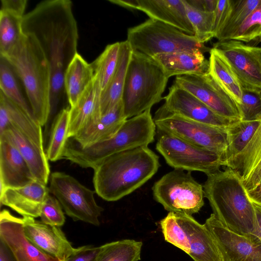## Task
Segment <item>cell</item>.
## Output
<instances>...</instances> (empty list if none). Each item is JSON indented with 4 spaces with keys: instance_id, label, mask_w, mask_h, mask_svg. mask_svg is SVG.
Here are the masks:
<instances>
[{
    "instance_id": "cell-31",
    "label": "cell",
    "mask_w": 261,
    "mask_h": 261,
    "mask_svg": "<svg viewBox=\"0 0 261 261\" xmlns=\"http://www.w3.org/2000/svg\"><path fill=\"white\" fill-rule=\"evenodd\" d=\"M210 54L209 73L239 107L243 90L237 76L225 59L215 48L211 49Z\"/></svg>"
},
{
    "instance_id": "cell-26",
    "label": "cell",
    "mask_w": 261,
    "mask_h": 261,
    "mask_svg": "<svg viewBox=\"0 0 261 261\" xmlns=\"http://www.w3.org/2000/svg\"><path fill=\"white\" fill-rule=\"evenodd\" d=\"M3 133L8 135L15 144L27 162L34 180L47 185L50 168L43 147L13 128H8Z\"/></svg>"
},
{
    "instance_id": "cell-44",
    "label": "cell",
    "mask_w": 261,
    "mask_h": 261,
    "mask_svg": "<svg viewBox=\"0 0 261 261\" xmlns=\"http://www.w3.org/2000/svg\"><path fill=\"white\" fill-rule=\"evenodd\" d=\"M193 7L201 11L214 12L218 0H186Z\"/></svg>"
},
{
    "instance_id": "cell-38",
    "label": "cell",
    "mask_w": 261,
    "mask_h": 261,
    "mask_svg": "<svg viewBox=\"0 0 261 261\" xmlns=\"http://www.w3.org/2000/svg\"><path fill=\"white\" fill-rule=\"evenodd\" d=\"M188 18L194 31L197 41L203 44L215 37L213 32L214 12L198 10L182 0Z\"/></svg>"
},
{
    "instance_id": "cell-30",
    "label": "cell",
    "mask_w": 261,
    "mask_h": 261,
    "mask_svg": "<svg viewBox=\"0 0 261 261\" xmlns=\"http://www.w3.org/2000/svg\"><path fill=\"white\" fill-rule=\"evenodd\" d=\"M0 105L4 107L7 113L9 122L8 128L15 129L26 138L43 147L42 126L35 118L29 116L1 92Z\"/></svg>"
},
{
    "instance_id": "cell-14",
    "label": "cell",
    "mask_w": 261,
    "mask_h": 261,
    "mask_svg": "<svg viewBox=\"0 0 261 261\" xmlns=\"http://www.w3.org/2000/svg\"><path fill=\"white\" fill-rule=\"evenodd\" d=\"M163 99L165 100L164 104L157 111L161 113L178 115L194 121L222 128H226L238 122L217 114L175 83L169 88L168 94Z\"/></svg>"
},
{
    "instance_id": "cell-11",
    "label": "cell",
    "mask_w": 261,
    "mask_h": 261,
    "mask_svg": "<svg viewBox=\"0 0 261 261\" xmlns=\"http://www.w3.org/2000/svg\"><path fill=\"white\" fill-rule=\"evenodd\" d=\"M153 120L156 129L196 146L213 151L225 159L227 141L226 128L194 121L178 115L156 111Z\"/></svg>"
},
{
    "instance_id": "cell-48",
    "label": "cell",
    "mask_w": 261,
    "mask_h": 261,
    "mask_svg": "<svg viewBox=\"0 0 261 261\" xmlns=\"http://www.w3.org/2000/svg\"><path fill=\"white\" fill-rule=\"evenodd\" d=\"M259 39H260V43H261V35H260V36L259 37Z\"/></svg>"
},
{
    "instance_id": "cell-7",
    "label": "cell",
    "mask_w": 261,
    "mask_h": 261,
    "mask_svg": "<svg viewBox=\"0 0 261 261\" xmlns=\"http://www.w3.org/2000/svg\"><path fill=\"white\" fill-rule=\"evenodd\" d=\"M127 40L133 51L151 58L159 54L211 50L199 43L194 36L151 18L129 28Z\"/></svg>"
},
{
    "instance_id": "cell-9",
    "label": "cell",
    "mask_w": 261,
    "mask_h": 261,
    "mask_svg": "<svg viewBox=\"0 0 261 261\" xmlns=\"http://www.w3.org/2000/svg\"><path fill=\"white\" fill-rule=\"evenodd\" d=\"M156 150L174 169L200 171L206 175L220 170L223 159L218 153L156 129Z\"/></svg>"
},
{
    "instance_id": "cell-12",
    "label": "cell",
    "mask_w": 261,
    "mask_h": 261,
    "mask_svg": "<svg viewBox=\"0 0 261 261\" xmlns=\"http://www.w3.org/2000/svg\"><path fill=\"white\" fill-rule=\"evenodd\" d=\"M213 48L229 64L243 91L261 93V47L229 40L218 41Z\"/></svg>"
},
{
    "instance_id": "cell-8",
    "label": "cell",
    "mask_w": 261,
    "mask_h": 261,
    "mask_svg": "<svg viewBox=\"0 0 261 261\" xmlns=\"http://www.w3.org/2000/svg\"><path fill=\"white\" fill-rule=\"evenodd\" d=\"M152 190L154 199L169 212L192 216L204 204L203 187L191 172L174 169L155 182Z\"/></svg>"
},
{
    "instance_id": "cell-46",
    "label": "cell",
    "mask_w": 261,
    "mask_h": 261,
    "mask_svg": "<svg viewBox=\"0 0 261 261\" xmlns=\"http://www.w3.org/2000/svg\"><path fill=\"white\" fill-rule=\"evenodd\" d=\"M246 191L251 201L261 206V185L253 190Z\"/></svg>"
},
{
    "instance_id": "cell-21",
    "label": "cell",
    "mask_w": 261,
    "mask_h": 261,
    "mask_svg": "<svg viewBox=\"0 0 261 261\" xmlns=\"http://www.w3.org/2000/svg\"><path fill=\"white\" fill-rule=\"evenodd\" d=\"M48 187L37 180L19 188H7L0 195L1 205L12 208L23 217H40L43 203L49 194Z\"/></svg>"
},
{
    "instance_id": "cell-47",
    "label": "cell",
    "mask_w": 261,
    "mask_h": 261,
    "mask_svg": "<svg viewBox=\"0 0 261 261\" xmlns=\"http://www.w3.org/2000/svg\"><path fill=\"white\" fill-rule=\"evenodd\" d=\"M254 206L257 220L256 237L261 241V206L255 204Z\"/></svg>"
},
{
    "instance_id": "cell-24",
    "label": "cell",
    "mask_w": 261,
    "mask_h": 261,
    "mask_svg": "<svg viewBox=\"0 0 261 261\" xmlns=\"http://www.w3.org/2000/svg\"><path fill=\"white\" fill-rule=\"evenodd\" d=\"M229 167L239 171L246 191L261 185V120L249 142Z\"/></svg>"
},
{
    "instance_id": "cell-4",
    "label": "cell",
    "mask_w": 261,
    "mask_h": 261,
    "mask_svg": "<svg viewBox=\"0 0 261 261\" xmlns=\"http://www.w3.org/2000/svg\"><path fill=\"white\" fill-rule=\"evenodd\" d=\"M1 57L7 60L23 84L34 116L44 126L51 113V77L49 62L38 40L33 34L23 33Z\"/></svg>"
},
{
    "instance_id": "cell-1",
    "label": "cell",
    "mask_w": 261,
    "mask_h": 261,
    "mask_svg": "<svg viewBox=\"0 0 261 261\" xmlns=\"http://www.w3.org/2000/svg\"><path fill=\"white\" fill-rule=\"evenodd\" d=\"M23 33L33 34L42 47L51 71V113L65 93L64 76L77 53V22L69 0H46L25 13Z\"/></svg>"
},
{
    "instance_id": "cell-34",
    "label": "cell",
    "mask_w": 261,
    "mask_h": 261,
    "mask_svg": "<svg viewBox=\"0 0 261 261\" xmlns=\"http://www.w3.org/2000/svg\"><path fill=\"white\" fill-rule=\"evenodd\" d=\"M70 107L62 109L56 116L52 124L46 154L51 162L61 160L68 139Z\"/></svg>"
},
{
    "instance_id": "cell-22",
    "label": "cell",
    "mask_w": 261,
    "mask_h": 261,
    "mask_svg": "<svg viewBox=\"0 0 261 261\" xmlns=\"http://www.w3.org/2000/svg\"><path fill=\"white\" fill-rule=\"evenodd\" d=\"M101 92L98 79L94 75L76 103L70 107L68 138L74 137L100 120Z\"/></svg>"
},
{
    "instance_id": "cell-42",
    "label": "cell",
    "mask_w": 261,
    "mask_h": 261,
    "mask_svg": "<svg viewBox=\"0 0 261 261\" xmlns=\"http://www.w3.org/2000/svg\"><path fill=\"white\" fill-rule=\"evenodd\" d=\"M231 8V0H218L214 11L213 32L215 37L226 19Z\"/></svg>"
},
{
    "instance_id": "cell-40",
    "label": "cell",
    "mask_w": 261,
    "mask_h": 261,
    "mask_svg": "<svg viewBox=\"0 0 261 261\" xmlns=\"http://www.w3.org/2000/svg\"><path fill=\"white\" fill-rule=\"evenodd\" d=\"M40 217L43 223L58 227L63 225L65 221L60 203L55 196L50 194L47 196L43 203Z\"/></svg>"
},
{
    "instance_id": "cell-17",
    "label": "cell",
    "mask_w": 261,
    "mask_h": 261,
    "mask_svg": "<svg viewBox=\"0 0 261 261\" xmlns=\"http://www.w3.org/2000/svg\"><path fill=\"white\" fill-rule=\"evenodd\" d=\"M0 237L9 246L18 261H61L42 251L25 236L22 218L3 210L0 214Z\"/></svg>"
},
{
    "instance_id": "cell-28",
    "label": "cell",
    "mask_w": 261,
    "mask_h": 261,
    "mask_svg": "<svg viewBox=\"0 0 261 261\" xmlns=\"http://www.w3.org/2000/svg\"><path fill=\"white\" fill-rule=\"evenodd\" d=\"M120 42V49L116 70L109 84L101 92V116L109 112L122 100L123 91L133 49L126 40Z\"/></svg>"
},
{
    "instance_id": "cell-25",
    "label": "cell",
    "mask_w": 261,
    "mask_h": 261,
    "mask_svg": "<svg viewBox=\"0 0 261 261\" xmlns=\"http://www.w3.org/2000/svg\"><path fill=\"white\" fill-rule=\"evenodd\" d=\"M152 58L162 66L168 78L209 72V61L200 50L159 54Z\"/></svg>"
},
{
    "instance_id": "cell-36",
    "label": "cell",
    "mask_w": 261,
    "mask_h": 261,
    "mask_svg": "<svg viewBox=\"0 0 261 261\" xmlns=\"http://www.w3.org/2000/svg\"><path fill=\"white\" fill-rule=\"evenodd\" d=\"M120 42L108 45L101 54L91 63L94 75L98 79L101 92L112 79L117 66Z\"/></svg>"
},
{
    "instance_id": "cell-18",
    "label": "cell",
    "mask_w": 261,
    "mask_h": 261,
    "mask_svg": "<svg viewBox=\"0 0 261 261\" xmlns=\"http://www.w3.org/2000/svg\"><path fill=\"white\" fill-rule=\"evenodd\" d=\"M23 227L27 238L46 253L63 261L73 251L60 227L46 224L34 218L23 217Z\"/></svg>"
},
{
    "instance_id": "cell-32",
    "label": "cell",
    "mask_w": 261,
    "mask_h": 261,
    "mask_svg": "<svg viewBox=\"0 0 261 261\" xmlns=\"http://www.w3.org/2000/svg\"><path fill=\"white\" fill-rule=\"evenodd\" d=\"M260 120H241L226 128L227 149L224 166L229 167L234 158L246 146Z\"/></svg>"
},
{
    "instance_id": "cell-39",
    "label": "cell",
    "mask_w": 261,
    "mask_h": 261,
    "mask_svg": "<svg viewBox=\"0 0 261 261\" xmlns=\"http://www.w3.org/2000/svg\"><path fill=\"white\" fill-rule=\"evenodd\" d=\"M261 35V0L238 28L229 40L249 42Z\"/></svg>"
},
{
    "instance_id": "cell-15",
    "label": "cell",
    "mask_w": 261,
    "mask_h": 261,
    "mask_svg": "<svg viewBox=\"0 0 261 261\" xmlns=\"http://www.w3.org/2000/svg\"><path fill=\"white\" fill-rule=\"evenodd\" d=\"M214 238L224 261H261V241L235 233L212 214L204 223Z\"/></svg>"
},
{
    "instance_id": "cell-27",
    "label": "cell",
    "mask_w": 261,
    "mask_h": 261,
    "mask_svg": "<svg viewBox=\"0 0 261 261\" xmlns=\"http://www.w3.org/2000/svg\"><path fill=\"white\" fill-rule=\"evenodd\" d=\"M122 100L120 101L100 120L83 129L73 138L82 146H88L112 138L126 120Z\"/></svg>"
},
{
    "instance_id": "cell-33",
    "label": "cell",
    "mask_w": 261,
    "mask_h": 261,
    "mask_svg": "<svg viewBox=\"0 0 261 261\" xmlns=\"http://www.w3.org/2000/svg\"><path fill=\"white\" fill-rule=\"evenodd\" d=\"M18 80L9 63L0 57V92L29 116L35 118L28 99L25 98L21 90Z\"/></svg>"
},
{
    "instance_id": "cell-29",
    "label": "cell",
    "mask_w": 261,
    "mask_h": 261,
    "mask_svg": "<svg viewBox=\"0 0 261 261\" xmlns=\"http://www.w3.org/2000/svg\"><path fill=\"white\" fill-rule=\"evenodd\" d=\"M94 77L91 63L77 53L68 65L64 76V89L70 107L76 103Z\"/></svg>"
},
{
    "instance_id": "cell-3",
    "label": "cell",
    "mask_w": 261,
    "mask_h": 261,
    "mask_svg": "<svg viewBox=\"0 0 261 261\" xmlns=\"http://www.w3.org/2000/svg\"><path fill=\"white\" fill-rule=\"evenodd\" d=\"M203 187L213 214L223 225L240 235L259 240L254 204L238 170L226 167L207 175Z\"/></svg>"
},
{
    "instance_id": "cell-41",
    "label": "cell",
    "mask_w": 261,
    "mask_h": 261,
    "mask_svg": "<svg viewBox=\"0 0 261 261\" xmlns=\"http://www.w3.org/2000/svg\"><path fill=\"white\" fill-rule=\"evenodd\" d=\"M239 109L241 120H261V93L243 91Z\"/></svg>"
},
{
    "instance_id": "cell-13",
    "label": "cell",
    "mask_w": 261,
    "mask_h": 261,
    "mask_svg": "<svg viewBox=\"0 0 261 261\" xmlns=\"http://www.w3.org/2000/svg\"><path fill=\"white\" fill-rule=\"evenodd\" d=\"M174 83L190 92L217 114L234 121L241 120L236 101L208 72L177 76Z\"/></svg>"
},
{
    "instance_id": "cell-20",
    "label": "cell",
    "mask_w": 261,
    "mask_h": 261,
    "mask_svg": "<svg viewBox=\"0 0 261 261\" xmlns=\"http://www.w3.org/2000/svg\"><path fill=\"white\" fill-rule=\"evenodd\" d=\"M35 180L19 150L5 133L0 135V181L6 188L23 187Z\"/></svg>"
},
{
    "instance_id": "cell-37",
    "label": "cell",
    "mask_w": 261,
    "mask_h": 261,
    "mask_svg": "<svg viewBox=\"0 0 261 261\" xmlns=\"http://www.w3.org/2000/svg\"><path fill=\"white\" fill-rule=\"evenodd\" d=\"M260 0H231V8L226 21L216 35L218 41L229 40Z\"/></svg>"
},
{
    "instance_id": "cell-35",
    "label": "cell",
    "mask_w": 261,
    "mask_h": 261,
    "mask_svg": "<svg viewBox=\"0 0 261 261\" xmlns=\"http://www.w3.org/2000/svg\"><path fill=\"white\" fill-rule=\"evenodd\" d=\"M96 261H138L141 259L142 242L126 239L100 246Z\"/></svg>"
},
{
    "instance_id": "cell-23",
    "label": "cell",
    "mask_w": 261,
    "mask_h": 261,
    "mask_svg": "<svg viewBox=\"0 0 261 261\" xmlns=\"http://www.w3.org/2000/svg\"><path fill=\"white\" fill-rule=\"evenodd\" d=\"M27 0H1L0 10V57L6 55L23 35L22 22Z\"/></svg>"
},
{
    "instance_id": "cell-45",
    "label": "cell",
    "mask_w": 261,
    "mask_h": 261,
    "mask_svg": "<svg viewBox=\"0 0 261 261\" xmlns=\"http://www.w3.org/2000/svg\"><path fill=\"white\" fill-rule=\"evenodd\" d=\"M0 261H18L9 246L1 237Z\"/></svg>"
},
{
    "instance_id": "cell-10",
    "label": "cell",
    "mask_w": 261,
    "mask_h": 261,
    "mask_svg": "<svg viewBox=\"0 0 261 261\" xmlns=\"http://www.w3.org/2000/svg\"><path fill=\"white\" fill-rule=\"evenodd\" d=\"M49 181V193L58 200L68 216L74 221L99 225V217L103 209L95 201V191L62 172L51 173Z\"/></svg>"
},
{
    "instance_id": "cell-6",
    "label": "cell",
    "mask_w": 261,
    "mask_h": 261,
    "mask_svg": "<svg viewBox=\"0 0 261 261\" xmlns=\"http://www.w3.org/2000/svg\"><path fill=\"white\" fill-rule=\"evenodd\" d=\"M168 79L153 58L133 51L122 98L126 119L150 110L162 100Z\"/></svg>"
},
{
    "instance_id": "cell-2",
    "label": "cell",
    "mask_w": 261,
    "mask_h": 261,
    "mask_svg": "<svg viewBox=\"0 0 261 261\" xmlns=\"http://www.w3.org/2000/svg\"><path fill=\"white\" fill-rule=\"evenodd\" d=\"M160 167L159 156L148 146L116 153L93 169L95 191L106 201H117L146 183Z\"/></svg>"
},
{
    "instance_id": "cell-5",
    "label": "cell",
    "mask_w": 261,
    "mask_h": 261,
    "mask_svg": "<svg viewBox=\"0 0 261 261\" xmlns=\"http://www.w3.org/2000/svg\"><path fill=\"white\" fill-rule=\"evenodd\" d=\"M156 127L150 110L127 119L112 138L88 146L81 145L73 138L67 140L62 159L84 168L94 169L106 158L117 152L148 146L154 141Z\"/></svg>"
},
{
    "instance_id": "cell-19",
    "label": "cell",
    "mask_w": 261,
    "mask_h": 261,
    "mask_svg": "<svg viewBox=\"0 0 261 261\" xmlns=\"http://www.w3.org/2000/svg\"><path fill=\"white\" fill-rule=\"evenodd\" d=\"M177 214L185 232L186 253L194 261H224L214 238L205 225L198 222L192 216Z\"/></svg>"
},
{
    "instance_id": "cell-43",
    "label": "cell",
    "mask_w": 261,
    "mask_h": 261,
    "mask_svg": "<svg viewBox=\"0 0 261 261\" xmlns=\"http://www.w3.org/2000/svg\"><path fill=\"white\" fill-rule=\"evenodd\" d=\"M101 247L85 245L74 248L72 252L63 261H96Z\"/></svg>"
},
{
    "instance_id": "cell-16",
    "label": "cell",
    "mask_w": 261,
    "mask_h": 261,
    "mask_svg": "<svg viewBox=\"0 0 261 261\" xmlns=\"http://www.w3.org/2000/svg\"><path fill=\"white\" fill-rule=\"evenodd\" d=\"M128 9L138 10L154 19L172 25L187 34L194 36L182 0H109Z\"/></svg>"
}]
</instances>
